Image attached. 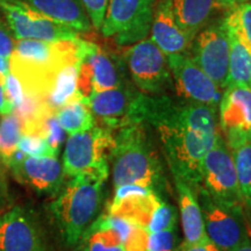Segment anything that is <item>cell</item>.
Returning a JSON list of instances; mask_svg holds the SVG:
<instances>
[{"mask_svg": "<svg viewBox=\"0 0 251 251\" xmlns=\"http://www.w3.org/2000/svg\"><path fill=\"white\" fill-rule=\"evenodd\" d=\"M137 121L156 130L174 178L197 192L202 158L219 134L216 107L142 93Z\"/></svg>", "mask_w": 251, "mask_h": 251, "instance_id": "1", "label": "cell"}, {"mask_svg": "<svg viewBox=\"0 0 251 251\" xmlns=\"http://www.w3.org/2000/svg\"><path fill=\"white\" fill-rule=\"evenodd\" d=\"M80 39L67 41L17 40L9 57V71L18 78L25 94L45 100L61 68L79 61Z\"/></svg>", "mask_w": 251, "mask_h": 251, "instance_id": "2", "label": "cell"}, {"mask_svg": "<svg viewBox=\"0 0 251 251\" xmlns=\"http://www.w3.org/2000/svg\"><path fill=\"white\" fill-rule=\"evenodd\" d=\"M113 185L136 184L158 193L164 183V175L158 152L149 136L147 126L129 125L119 128L114 135Z\"/></svg>", "mask_w": 251, "mask_h": 251, "instance_id": "3", "label": "cell"}, {"mask_svg": "<svg viewBox=\"0 0 251 251\" xmlns=\"http://www.w3.org/2000/svg\"><path fill=\"white\" fill-rule=\"evenodd\" d=\"M103 183L90 176H77L57 192L50 209L68 246L79 243L98 219L103 202Z\"/></svg>", "mask_w": 251, "mask_h": 251, "instance_id": "4", "label": "cell"}, {"mask_svg": "<svg viewBox=\"0 0 251 251\" xmlns=\"http://www.w3.org/2000/svg\"><path fill=\"white\" fill-rule=\"evenodd\" d=\"M113 130L96 127L71 134L65 143L63 172L67 177L90 176L102 181L108 177V159L114 148Z\"/></svg>", "mask_w": 251, "mask_h": 251, "instance_id": "5", "label": "cell"}, {"mask_svg": "<svg viewBox=\"0 0 251 251\" xmlns=\"http://www.w3.org/2000/svg\"><path fill=\"white\" fill-rule=\"evenodd\" d=\"M216 201L233 208H243L231 150L219 131L215 143L203 156L200 186Z\"/></svg>", "mask_w": 251, "mask_h": 251, "instance_id": "6", "label": "cell"}, {"mask_svg": "<svg viewBox=\"0 0 251 251\" xmlns=\"http://www.w3.org/2000/svg\"><path fill=\"white\" fill-rule=\"evenodd\" d=\"M157 0H108L101 33L119 46H131L149 35Z\"/></svg>", "mask_w": 251, "mask_h": 251, "instance_id": "7", "label": "cell"}, {"mask_svg": "<svg viewBox=\"0 0 251 251\" xmlns=\"http://www.w3.org/2000/svg\"><path fill=\"white\" fill-rule=\"evenodd\" d=\"M125 62L135 85L143 93L162 96L174 87L168 56L150 39L128 47Z\"/></svg>", "mask_w": 251, "mask_h": 251, "instance_id": "8", "label": "cell"}, {"mask_svg": "<svg viewBox=\"0 0 251 251\" xmlns=\"http://www.w3.org/2000/svg\"><path fill=\"white\" fill-rule=\"evenodd\" d=\"M126 83L124 65L117 56L105 51L96 43L80 40L78 91L84 98Z\"/></svg>", "mask_w": 251, "mask_h": 251, "instance_id": "9", "label": "cell"}, {"mask_svg": "<svg viewBox=\"0 0 251 251\" xmlns=\"http://www.w3.org/2000/svg\"><path fill=\"white\" fill-rule=\"evenodd\" d=\"M191 58L222 91L227 87L229 40L225 17L209 21L192 41Z\"/></svg>", "mask_w": 251, "mask_h": 251, "instance_id": "10", "label": "cell"}, {"mask_svg": "<svg viewBox=\"0 0 251 251\" xmlns=\"http://www.w3.org/2000/svg\"><path fill=\"white\" fill-rule=\"evenodd\" d=\"M197 198L203 220L206 236L222 251H231L248 236L243 208H233L213 199L202 187H198Z\"/></svg>", "mask_w": 251, "mask_h": 251, "instance_id": "11", "label": "cell"}, {"mask_svg": "<svg viewBox=\"0 0 251 251\" xmlns=\"http://www.w3.org/2000/svg\"><path fill=\"white\" fill-rule=\"evenodd\" d=\"M4 17L15 40H41L56 42L79 39L78 31L39 13L23 0L0 2Z\"/></svg>", "mask_w": 251, "mask_h": 251, "instance_id": "12", "label": "cell"}, {"mask_svg": "<svg viewBox=\"0 0 251 251\" xmlns=\"http://www.w3.org/2000/svg\"><path fill=\"white\" fill-rule=\"evenodd\" d=\"M168 62L176 93L181 100L218 107L224 91L198 67L191 56L170 55Z\"/></svg>", "mask_w": 251, "mask_h": 251, "instance_id": "13", "label": "cell"}, {"mask_svg": "<svg viewBox=\"0 0 251 251\" xmlns=\"http://www.w3.org/2000/svg\"><path fill=\"white\" fill-rule=\"evenodd\" d=\"M220 128L228 148L235 150L251 141V87H226L219 103Z\"/></svg>", "mask_w": 251, "mask_h": 251, "instance_id": "14", "label": "cell"}, {"mask_svg": "<svg viewBox=\"0 0 251 251\" xmlns=\"http://www.w3.org/2000/svg\"><path fill=\"white\" fill-rule=\"evenodd\" d=\"M142 92L126 83L124 85L102 92L94 93L87 98L91 111L102 121L103 127L111 130L129 125H136L137 106Z\"/></svg>", "mask_w": 251, "mask_h": 251, "instance_id": "15", "label": "cell"}, {"mask_svg": "<svg viewBox=\"0 0 251 251\" xmlns=\"http://www.w3.org/2000/svg\"><path fill=\"white\" fill-rule=\"evenodd\" d=\"M0 251H47L39 222L25 207L0 215Z\"/></svg>", "mask_w": 251, "mask_h": 251, "instance_id": "16", "label": "cell"}, {"mask_svg": "<svg viewBox=\"0 0 251 251\" xmlns=\"http://www.w3.org/2000/svg\"><path fill=\"white\" fill-rule=\"evenodd\" d=\"M8 169L18 181L40 193H57L65 177L57 157L25 156L11 162Z\"/></svg>", "mask_w": 251, "mask_h": 251, "instance_id": "17", "label": "cell"}, {"mask_svg": "<svg viewBox=\"0 0 251 251\" xmlns=\"http://www.w3.org/2000/svg\"><path fill=\"white\" fill-rule=\"evenodd\" d=\"M229 40V71L227 87L251 83V43L243 33L235 7L225 15Z\"/></svg>", "mask_w": 251, "mask_h": 251, "instance_id": "18", "label": "cell"}, {"mask_svg": "<svg viewBox=\"0 0 251 251\" xmlns=\"http://www.w3.org/2000/svg\"><path fill=\"white\" fill-rule=\"evenodd\" d=\"M150 33V40L166 56L187 54L192 45L176 21L171 0H157Z\"/></svg>", "mask_w": 251, "mask_h": 251, "instance_id": "19", "label": "cell"}, {"mask_svg": "<svg viewBox=\"0 0 251 251\" xmlns=\"http://www.w3.org/2000/svg\"><path fill=\"white\" fill-rule=\"evenodd\" d=\"M23 1L39 13L78 33L90 30L92 27L81 0H23Z\"/></svg>", "mask_w": 251, "mask_h": 251, "instance_id": "20", "label": "cell"}, {"mask_svg": "<svg viewBox=\"0 0 251 251\" xmlns=\"http://www.w3.org/2000/svg\"><path fill=\"white\" fill-rule=\"evenodd\" d=\"M171 5L178 26L191 42L220 7L218 0H171Z\"/></svg>", "mask_w": 251, "mask_h": 251, "instance_id": "21", "label": "cell"}, {"mask_svg": "<svg viewBox=\"0 0 251 251\" xmlns=\"http://www.w3.org/2000/svg\"><path fill=\"white\" fill-rule=\"evenodd\" d=\"M178 193V202L180 209V220L185 243L193 244L207 238L203 227V220L198 201L197 194L185 181L174 178Z\"/></svg>", "mask_w": 251, "mask_h": 251, "instance_id": "22", "label": "cell"}, {"mask_svg": "<svg viewBox=\"0 0 251 251\" xmlns=\"http://www.w3.org/2000/svg\"><path fill=\"white\" fill-rule=\"evenodd\" d=\"M78 69L79 61L70 62L59 69L56 74L46 98L47 105L54 113L67 103L83 97L78 91Z\"/></svg>", "mask_w": 251, "mask_h": 251, "instance_id": "23", "label": "cell"}, {"mask_svg": "<svg viewBox=\"0 0 251 251\" xmlns=\"http://www.w3.org/2000/svg\"><path fill=\"white\" fill-rule=\"evenodd\" d=\"M161 200V196L156 192L146 197L126 198L121 201L111 202L108 206V214L124 216L134 224L147 228L153 209Z\"/></svg>", "mask_w": 251, "mask_h": 251, "instance_id": "24", "label": "cell"}, {"mask_svg": "<svg viewBox=\"0 0 251 251\" xmlns=\"http://www.w3.org/2000/svg\"><path fill=\"white\" fill-rule=\"evenodd\" d=\"M58 124L69 135L81 133L96 126L93 113L86 98H78L67 103L55 113Z\"/></svg>", "mask_w": 251, "mask_h": 251, "instance_id": "25", "label": "cell"}, {"mask_svg": "<svg viewBox=\"0 0 251 251\" xmlns=\"http://www.w3.org/2000/svg\"><path fill=\"white\" fill-rule=\"evenodd\" d=\"M23 136L21 120L15 113L2 115L0 120V156L8 168L13 153L18 150V143Z\"/></svg>", "mask_w": 251, "mask_h": 251, "instance_id": "26", "label": "cell"}, {"mask_svg": "<svg viewBox=\"0 0 251 251\" xmlns=\"http://www.w3.org/2000/svg\"><path fill=\"white\" fill-rule=\"evenodd\" d=\"M243 206L251 214V141L231 150Z\"/></svg>", "mask_w": 251, "mask_h": 251, "instance_id": "27", "label": "cell"}, {"mask_svg": "<svg viewBox=\"0 0 251 251\" xmlns=\"http://www.w3.org/2000/svg\"><path fill=\"white\" fill-rule=\"evenodd\" d=\"M80 242L83 251H125L120 237L107 228L90 227Z\"/></svg>", "mask_w": 251, "mask_h": 251, "instance_id": "28", "label": "cell"}, {"mask_svg": "<svg viewBox=\"0 0 251 251\" xmlns=\"http://www.w3.org/2000/svg\"><path fill=\"white\" fill-rule=\"evenodd\" d=\"M176 222H177V212H176L175 207L166 203L162 199L156 206V208L153 209L146 229L149 234L168 230V229H175Z\"/></svg>", "mask_w": 251, "mask_h": 251, "instance_id": "29", "label": "cell"}, {"mask_svg": "<svg viewBox=\"0 0 251 251\" xmlns=\"http://www.w3.org/2000/svg\"><path fill=\"white\" fill-rule=\"evenodd\" d=\"M18 150L30 157H57L45 137L40 135H23L18 143Z\"/></svg>", "mask_w": 251, "mask_h": 251, "instance_id": "30", "label": "cell"}, {"mask_svg": "<svg viewBox=\"0 0 251 251\" xmlns=\"http://www.w3.org/2000/svg\"><path fill=\"white\" fill-rule=\"evenodd\" d=\"M64 133L55 115H49L45 119L41 128V136L45 137L56 153L59 152L62 143L64 142Z\"/></svg>", "mask_w": 251, "mask_h": 251, "instance_id": "31", "label": "cell"}, {"mask_svg": "<svg viewBox=\"0 0 251 251\" xmlns=\"http://www.w3.org/2000/svg\"><path fill=\"white\" fill-rule=\"evenodd\" d=\"M178 247L175 229L151 233L148 236V251H177Z\"/></svg>", "mask_w": 251, "mask_h": 251, "instance_id": "32", "label": "cell"}, {"mask_svg": "<svg viewBox=\"0 0 251 251\" xmlns=\"http://www.w3.org/2000/svg\"><path fill=\"white\" fill-rule=\"evenodd\" d=\"M86 13L89 15L92 27L100 29L101 28L108 0H81Z\"/></svg>", "mask_w": 251, "mask_h": 251, "instance_id": "33", "label": "cell"}, {"mask_svg": "<svg viewBox=\"0 0 251 251\" xmlns=\"http://www.w3.org/2000/svg\"><path fill=\"white\" fill-rule=\"evenodd\" d=\"M15 40L11 28H9L5 17L0 14V56L8 58L14 51Z\"/></svg>", "mask_w": 251, "mask_h": 251, "instance_id": "34", "label": "cell"}, {"mask_svg": "<svg viewBox=\"0 0 251 251\" xmlns=\"http://www.w3.org/2000/svg\"><path fill=\"white\" fill-rule=\"evenodd\" d=\"M5 91H6V94H7V98L9 99V101H11L12 105L14 106V111H15V108H18L19 106L21 105V102L24 101L25 91L20 81H19L18 78L15 77L11 71H9V74L6 75Z\"/></svg>", "mask_w": 251, "mask_h": 251, "instance_id": "35", "label": "cell"}, {"mask_svg": "<svg viewBox=\"0 0 251 251\" xmlns=\"http://www.w3.org/2000/svg\"><path fill=\"white\" fill-rule=\"evenodd\" d=\"M148 230L142 226H137L124 243L125 251H148Z\"/></svg>", "mask_w": 251, "mask_h": 251, "instance_id": "36", "label": "cell"}, {"mask_svg": "<svg viewBox=\"0 0 251 251\" xmlns=\"http://www.w3.org/2000/svg\"><path fill=\"white\" fill-rule=\"evenodd\" d=\"M153 192H155V191L151 190V188L146 187V186H141V185H136V184L121 185V186L115 187L114 199H113L112 202L121 201V200L126 199V198L146 197Z\"/></svg>", "mask_w": 251, "mask_h": 251, "instance_id": "37", "label": "cell"}, {"mask_svg": "<svg viewBox=\"0 0 251 251\" xmlns=\"http://www.w3.org/2000/svg\"><path fill=\"white\" fill-rule=\"evenodd\" d=\"M235 9H236L238 21H240L243 33L246 34L251 43V1H246L235 6Z\"/></svg>", "mask_w": 251, "mask_h": 251, "instance_id": "38", "label": "cell"}, {"mask_svg": "<svg viewBox=\"0 0 251 251\" xmlns=\"http://www.w3.org/2000/svg\"><path fill=\"white\" fill-rule=\"evenodd\" d=\"M177 251H222L220 248L215 246L214 243L209 240L208 237L205 238V240L199 241V242L188 244V243H181L179 247H178Z\"/></svg>", "mask_w": 251, "mask_h": 251, "instance_id": "39", "label": "cell"}, {"mask_svg": "<svg viewBox=\"0 0 251 251\" xmlns=\"http://www.w3.org/2000/svg\"><path fill=\"white\" fill-rule=\"evenodd\" d=\"M6 75L0 74V115H8L14 112V106L9 101L5 91Z\"/></svg>", "mask_w": 251, "mask_h": 251, "instance_id": "40", "label": "cell"}, {"mask_svg": "<svg viewBox=\"0 0 251 251\" xmlns=\"http://www.w3.org/2000/svg\"><path fill=\"white\" fill-rule=\"evenodd\" d=\"M249 1V0H218L220 7L224 8H233L235 6H238L240 4H243V2Z\"/></svg>", "mask_w": 251, "mask_h": 251, "instance_id": "41", "label": "cell"}, {"mask_svg": "<svg viewBox=\"0 0 251 251\" xmlns=\"http://www.w3.org/2000/svg\"><path fill=\"white\" fill-rule=\"evenodd\" d=\"M0 74H9V59L0 56Z\"/></svg>", "mask_w": 251, "mask_h": 251, "instance_id": "42", "label": "cell"}, {"mask_svg": "<svg viewBox=\"0 0 251 251\" xmlns=\"http://www.w3.org/2000/svg\"><path fill=\"white\" fill-rule=\"evenodd\" d=\"M231 251H251V241L250 238H247L243 243H241L240 246L235 248Z\"/></svg>", "mask_w": 251, "mask_h": 251, "instance_id": "43", "label": "cell"}, {"mask_svg": "<svg viewBox=\"0 0 251 251\" xmlns=\"http://www.w3.org/2000/svg\"><path fill=\"white\" fill-rule=\"evenodd\" d=\"M4 168H7V166L5 165V163L2 162L1 156H0V181H1L2 177H4Z\"/></svg>", "mask_w": 251, "mask_h": 251, "instance_id": "44", "label": "cell"}, {"mask_svg": "<svg viewBox=\"0 0 251 251\" xmlns=\"http://www.w3.org/2000/svg\"><path fill=\"white\" fill-rule=\"evenodd\" d=\"M11 1H14V0H0V2H11Z\"/></svg>", "mask_w": 251, "mask_h": 251, "instance_id": "45", "label": "cell"}, {"mask_svg": "<svg viewBox=\"0 0 251 251\" xmlns=\"http://www.w3.org/2000/svg\"><path fill=\"white\" fill-rule=\"evenodd\" d=\"M250 87H251V83H250Z\"/></svg>", "mask_w": 251, "mask_h": 251, "instance_id": "46", "label": "cell"}]
</instances>
